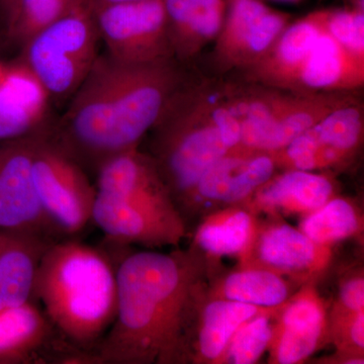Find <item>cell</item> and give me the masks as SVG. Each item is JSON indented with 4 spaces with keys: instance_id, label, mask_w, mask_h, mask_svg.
Masks as SVG:
<instances>
[{
    "instance_id": "11",
    "label": "cell",
    "mask_w": 364,
    "mask_h": 364,
    "mask_svg": "<svg viewBox=\"0 0 364 364\" xmlns=\"http://www.w3.org/2000/svg\"><path fill=\"white\" fill-rule=\"evenodd\" d=\"M363 131L364 105L358 97L323 117L272 156L275 163L293 169L324 168L353 154L363 141Z\"/></svg>"
},
{
    "instance_id": "34",
    "label": "cell",
    "mask_w": 364,
    "mask_h": 364,
    "mask_svg": "<svg viewBox=\"0 0 364 364\" xmlns=\"http://www.w3.org/2000/svg\"><path fill=\"white\" fill-rule=\"evenodd\" d=\"M9 0H0V9H2V7L6 6L7 2H9Z\"/></svg>"
},
{
    "instance_id": "17",
    "label": "cell",
    "mask_w": 364,
    "mask_h": 364,
    "mask_svg": "<svg viewBox=\"0 0 364 364\" xmlns=\"http://www.w3.org/2000/svg\"><path fill=\"white\" fill-rule=\"evenodd\" d=\"M274 168L272 153L240 146L212 165L191 193L196 191L212 200L236 202L269 181Z\"/></svg>"
},
{
    "instance_id": "14",
    "label": "cell",
    "mask_w": 364,
    "mask_h": 364,
    "mask_svg": "<svg viewBox=\"0 0 364 364\" xmlns=\"http://www.w3.org/2000/svg\"><path fill=\"white\" fill-rule=\"evenodd\" d=\"M91 221L114 243L173 241L179 224L173 213H165L97 191Z\"/></svg>"
},
{
    "instance_id": "9",
    "label": "cell",
    "mask_w": 364,
    "mask_h": 364,
    "mask_svg": "<svg viewBox=\"0 0 364 364\" xmlns=\"http://www.w3.org/2000/svg\"><path fill=\"white\" fill-rule=\"evenodd\" d=\"M291 21V14L272 9L263 0H227L226 18L215 41V68L222 75L248 70Z\"/></svg>"
},
{
    "instance_id": "25",
    "label": "cell",
    "mask_w": 364,
    "mask_h": 364,
    "mask_svg": "<svg viewBox=\"0 0 364 364\" xmlns=\"http://www.w3.org/2000/svg\"><path fill=\"white\" fill-rule=\"evenodd\" d=\"M225 294L230 301L252 306H277L287 296V287L277 275L267 272H243L229 277Z\"/></svg>"
},
{
    "instance_id": "27",
    "label": "cell",
    "mask_w": 364,
    "mask_h": 364,
    "mask_svg": "<svg viewBox=\"0 0 364 364\" xmlns=\"http://www.w3.org/2000/svg\"><path fill=\"white\" fill-rule=\"evenodd\" d=\"M323 25L344 51L364 64V11L345 9H322Z\"/></svg>"
},
{
    "instance_id": "32",
    "label": "cell",
    "mask_w": 364,
    "mask_h": 364,
    "mask_svg": "<svg viewBox=\"0 0 364 364\" xmlns=\"http://www.w3.org/2000/svg\"><path fill=\"white\" fill-rule=\"evenodd\" d=\"M92 11L100 7L112 6V4H126V2L139 1V0H86Z\"/></svg>"
},
{
    "instance_id": "10",
    "label": "cell",
    "mask_w": 364,
    "mask_h": 364,
    "mask_svg": "<svg viewBox=\"0 0 364 364\" xmlns=\"http://www.w3.org/2000/svg\"><path fill=\"white\" fill-rule=\"evenodd\" d=\"M37 133L0 140V229L56 242L62 238L48 221L33 188V146Z\"/></svg>"
},
{
    "instance_id": "8",
    "label": "cell",
    "mask_w": 364,
    "mask_h": 364,
    "mask_svg": "<svg viewBox=\"0 0 364 364\" xmlns=\"http://www.w3.org/2000/svg\"><path fill=\"white\" fill-rule=\"evenodd\" d=\"M107 54L126 63L173 58L164 0H139L92 11Z\"/></svg>"
},
{
    "instance_id": "31",
    "label": "cell",
    "mask_w": 364,
    "mask_h": 364,
    "mask_svg": "<svg viewBox=\"0 0 364 364\" xmlns=\"http://www.w3.org/2000/svg\"><path fill=\"white\" fill-rule=\"evenodd\" d=\"M351 337L354 343L359 347H363L364 344V317L363 311L358 312V317L352 325Z\"/></svg>"
},
{
    "instance_id": "21",
    "label": "cell",
    "mask_w": 364,
    "mask_h": 364,
    "mask_svg": "<svg viewBox=\"0 0 364 364\" xmlns=\"http://www.w3.org/2000/svg\"><path fill=\"white\" fill-rule=\"evenodd\" d=\"M76 0H9L0 9L4 35L11 44L23 47L69 11Z\"/></svg>"
},
{
    "instance_id": "19",
    "label": "cell",
    "mask_w": 364,
    "mask_h": 364,
    "mask_svg": "<svg viewBox=\"0 0 364 364\" xmlns=\"http://www.w3.org/2000/svg\"><path fill=\"white\" fill-rule=\"evenodd\" d=\"M363 85L364 64L345 52L324 28L299 74L298 91L358 92Z\"/></svg>"
},
{
    "instance_id": "12",
    "label": "cell",
    "mask_w": 364,
    "mask_h": 364,
    "mask_svg": "<svg viewBox=\"0 0 364 364\" xmlns=\"http://www.w3.org/2000/svg\"><path fill=\"white\" fill-rule=\"evenodd\" d=\"M85 364L31 299L0 313V364Z\"/></svg>"
},
{
    "instance_id": "3",
    "label": "cell",
    "mask_w": 364,
    "mask_h": 364,
    "mask_svg": "<svg viewBox=\"0 0 364 364\" xmlns=\"http://www.w3.org/2000/svg\"><path fill=\"white\" fill-rule=\"evenodd\" d=\"M32 299L90 364L116 318L117 265L98 248L69 238L54 242L38 265Z\"/></svg>"
},
{
    "instance_id": "33",
    "label": "cell",
    "mask_w": 364,
    "mask_h": 364,
    "mask_svg": "<svg viewBox=\"0 0 364 364\" xmlns=\"http://www.w3.org/2000/svg\"><path fill=\"white\" fill-rule=\"evenodd\" d=\"M347 7L364 11V0H344Z\"/></svg>"
},
{
    "instance_id": "26",
    "label": "cell",
    "mask_w": 364,
    "mask_h": 364,
    "mask_svg": "<svg viewBox=\"0 0 364 364\" xmlns=\"http://www.w3.org/2000/svg\"><path fill=\"white\" fill-rule=\"evenodd\" d=\"M358 220L348 203L334 200L306 219L303 225L304 234L313 242L338 240L355 231Z\"/></svg>"
},
{
    "instance_id": "23",
    "label": "cell",
    "mask_w": 364,
    "mask_h": 364,
    "mask_svg": "<svg viewBox=\"0 0 364 364\" xmlns=\"http://www.w3.org/2000/svg\"><path fill=\"white\" fill-rule=\"evenodd\" d=\"M256 314L255 306L235 301L210 304L203 313L200 348L203 356L215 358L221 354L237 330Z\"/></svg>"
},
{
    "instance_id": "28",
    "label": "cell",
    "mask_w": 364,
    "mask_h": 364,
    "mask_svg": "<svg viewBox=\"0 0 364 364\" xmlns=\"http://www.w3.org/2000/svg\"><path fill=\"white\" fill-rule=\"evenodd\" d=\"M249 230V215L243 212L236 213L222 224L203 227L198 233V241L203 249L212 253H237L247 242Z\"/></svg>"
},
{
    "instance_id": "15",
    "label": "cell",
    "mask_w": 364,
    "mask_h": 364,
    "mask_svg": "<svg viewBox=\"0 0 364 364\" xmlns=\"http://www.w3.org/2000/svg\"><path fill=\"white\" fill-rule=\"evenodd\" d=\"M51 102L39 80L21 61L0 77V140L32 135L51 126Z\"/></svg>"
},
{
    "instance_id": "36",
    "label": "cell",
    "mask_w": 364,
    "mask_h": 364,
    "mask_svg": "<svg viewBox=\"0 0 364 364\" xmlns=\"http://www.w3.org/2000/svg\"><path fill=\"white\" fill-rule=\"evenodd\" d=\"M4 68H6V67L0 65V77H1L2 74H4Z\"/></svg>"
},
{
    "instance_id": "7",
    "label": "cell",
    "mask_w": 364,
    "mask_h": 364,
    "mask_svg": "<svg viewBox=\"0 0 364 364\" xmlns=\"http://www.w3.org/2000/svg\"><path fill=\"white\" fill-rule=\"evenodd\" d=\"M50 129L33 139V188L48 221L62 239H68L91 222L97 188L87 172L53 140Z\"/></svg>"
},
{
    "instance_id": "1",
    "label": "cell",
    "mask_w": 364,
    "mask_h": 364,
    "mask_svg": "<svg viewBox=\"0 0 364 364\" xmlns=\"http://www.w3.org/2000/svg\"><path fill=\"white\" fill-rule=\"evenodd\" d=\"M174 58L126 63L105 52L53 122L50 135L86 172L138 148L170 97L189 76Z\"/></svg>"
},
{
    "instance_id": "18",
    "label": "cell",
    "mask_w": 364,
    "mask_h": 364,
    "mask_svg": "<svg viewBox=\"0 0 364 364\" xmlns=\"http://www.w3.org/2000/svg\"><path fill=\"white\" fill-rule=\"evenodd\" d=\"M53 243L37 235L0 229V313L32 299L38 265Z\"/></svg>"
},
{
    "instance_id": "24",
    "label": "cell",
    "mask_w": 364,
    "mask_h": 364,
    "mask_svg": "<svg viewBox=\"0 0 364 364\" xmlns=\"http://www.w3.org/2000/svg\"><path fill=\"white\" fill-rule=\"evenodd\" d=\"M262 259L274 267L304 268L315 255L313 241L294 228L282 226L270 230L263 236L260 245Z\"/></svg>"
},
{
    "instance_id": "13",
    "label": "cell",
    "mask_w": 364,
    "mask_h": 364,
    "mask_svg": "<svg viewBox=\"0 0 364 364\" xmlns=\"http://www.w3.org/2000/svg\"><path fill=\"white\" fill-rule=\"evenodd\" d=\"M323 30L322 9L291 21L257 64L235 75L250 82L298 91L299 74Z\"/></svg>"
},
{
    "instance_id": "29",
    "label": "cell",
    "mask_w": 364,
    "mask_h": 364,
    "mask_svg": "<svg viewBox=\"0 0 364 364\" xmlns=\"http://www.w3.org/2000/svg\"><path fill=\"white\" fill-rule=\"evenodd\" d=\"M272 337L269 323L265 318H257L248 324L244 323L235 333L230 356L233 363L250 364L255 363L267 348Z\"/></svg>"
},
{
    "instance_id": "30",
    "label": "cell",
    "mask_w": 364,
    "mask_h": 364,
    "mask_svg": "<svg viewBox=\"0 0 364 364\" xmlns=\"http://www.w3.org/2000/svg\"><path fill=\"white\" fill-rule=\"evenodd\" d=\"M341 299L344 305L350 310L361 312L364 306L363 279H353L347 282L342 289Z\"/></svg>"
},
{
    "instance_id": "6",
    "label": "cell",
    "mask_w": 364,
    "mask_h": 364,
    "mask_svg": "<svg viewBox=\"0 0 364 364\" xmlns=\"http://www.w3.org/2000/svg\"><path fill=\"white\" fill-rule=\"evenodd\" d=\"M358 97L356 92H299L249 83L236 109L241 147L272 154L323 117Z\"/></svg>"
},
{
    "instance_id": "20",
    "label": "cell",
    "mask_w": 364,
    "mask_h": 364,
    "mask_svg": "<svg viewBox=\"0 0 364 364\" xmlns=\"http://www.w3.org/2000/svg\"><path fill=\"white\" fill-rule=\"evenodd\" d=\"M258 193L264 205L289 210H313L324 205L331 196L333 186L327 177L312 171L291 169L265 182Z\"/></svg>"
},
{
    "instance_id": "16",
    "label": "cell",
    "mask_w": 364,
    "mask_h": 364,
    "mask_svg": "<svg viewBox=\"0 0 364 364\" xmlns=\"http://www.w3.org/2000/svg\"><path fill=\"white\" fill-rule=\"evenodd\" d=\"M164 6L172 56L189 67L221 32L227 0H164Z\"/></svg>"
},
{
    "instance_id": "22",
    "label": "cell",
    "mask_w": 364,
    "mask_h": 364,
    "mask_svg": "<svg viewBox=\"0 0 364 364\" xmlns=\"http://www.w3.org/2000/svg\"><path fill=\"white\" fill-rule=\"evenodd\" d=\"M284 330L277 358L280 363L291 364L310 355L320 337L322 313L317 304L301 299L287 309Z\"/></svg>"
},
{
    "instance_id": "2",
    "label": "cell",
    "mask_w": 364,
    "mask_h": 364,
    "mask_svg": "<svg viewBox=\"0 0 364 364\" xmlns=\"http://www.w3.org/2000/svg\"><path fill=\"white\" fill-rule=\"evenodd\" d=\"M117 315L90 364H132L176 351L186 291L181 261L142 251L117 264Z\"/></svg>"
},
{
    "instance_id": "35",
    "label": "cell",
    "mask_w": 364,
    "mask_h": 364,
    "mask_svg": "<svg viewBox=\"0 0 364 364\" xmlns=\"http://www.w3.org/2000/svg\"><path fill=\"white\" fill-rule=\"evenodd\" d=\"M277 1L294 2V4H296V2L301 1V0H277Z\"/></svg>"
},
{
    "instance_id": "4",
    "label": "cell",
    "mask_w": 364,
    "mask_h": 364,
    "mask_svg": "<svg viewBox=\"0 0 364 364\" xmlns=\"http://www.w3.org/2000/svg\"><path fill=\"white\" fill-rule=\"evenodd\" d=\"M150 131L156 164L169 191L189 193L205 171L241 146V128L225 102L219 78L184 80Z\"/></svg>"
},
{
    "instance_id": "5",
    "label": "cell",
    "mask_w": 364,
    "mask_h": 364,
    "mask_svg": "<svg viewBox=\"0 0 364 364\" xmlns=\"http://www.w3.org/2000/svg\"><path fill=\"white\" fill-rule=\"evenodd\" d=\"M95 14L86 0H76L61 18L23 48L21 61L44 87L51 104H68L100 53Z\"/></svg>"
}]
</instances>
